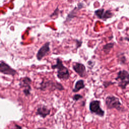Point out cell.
<instances>
[{
	"instance_id": "cell-16",
	"label": "cell",
	"mask_w": 129,
	"mask_h": 129,
	"mask_svg": "<svg viewBox=\"0 0 129 129\" xmlns=\"http://www.w3.org/2000/svg\"><path fill=\"white\" fill-rule=\"evenodd\" d=\"M114 84H115V82H112L111 81H105L103 83V85L104 86V88H106L108 87V86H109L111 85H113Z\"/></svg>"
},
{
	"instance_id": "cell-8",
	"label": "cell",
	"mask_w": 129,
	"mask_h": 129,
	"mask_svg": "<svg viewBox=\"0 0 129 129\" xmlns=\"http://www.w3.org/2000/svg\"><path fill=\"white\" fill-rule=\"evenodd\" d=\"M49 42L45 43L38 50L36 57L38 60H41L49 51Z\"/></svg>"
},
{
	"instance_id": "cell-9",
	"label": "cell",
	"mask_w": 129,
	"mask_h": 129,
	"mask_svg": "<svg viewBox=\"0 0 129 129\" xmlns=\"http://www.w3.org/2000/svg\"><path fill=\"white\" fill-rule=\"evenodd\" d=\"M50 110L45 106H40L38 107L36 111V114L39 115L43 118L45 117L50 113Z\"/></svg>"
},
{
	"instance_id": "cell-3",
	"label": "cell",
	"mask_w": 129,
	"mask_h": 129,
	"mask_svg": "<svg viewBox=\"0 0 129 129\" xmlns=\"http://www.w3.org/2000/svg\"><path fill=\"white\" fill-rule=\"evenodd\" d=\"M100 105V102L99 101L93 100L90 103L89 109L92 113H95L99 116H103L105 112L101 109Z\"/></svg>"
},
{
	"instance_id": "cell-6",
	"label": "cell",
	"mask_w": 129,
	"mask_h": 129,
	"mask_svg": "<svg viewBox=\"0 0 129 129\" xmlns=\"http://www.w3.org/2000/svg\"><path fill=\"white\" fill-rule=\"evenodd\" d=\"M51 87L53 89H58L60 90H63V86L57 82H54L52 81H47L45 83L43 82L41 84V89H44L45 88Z\"/></svg>"
},
{
	"instance_id": "cell-2",
	"label": "cell",
	"mask_w": 129,
	"mask_h": 129,
	"mask_svg": "<svg viewBox=\"0 0 129 129\" xmlns=\"http://www.w3.org/2000/svg\"><path fill=\"white\" fill-rule=\"evenodd\" d=\"M105 104L108 109H116L118 111L124 110L119 99L113 95H109L105 99Z\"/></svg>"
},
{
	"instance_id": "cell-18",
	"label": "cell",
	"mask_w": 129,
	"mask_h": 129,
	"mask_svg": "<svg viewBox=\"0 0 129 129\" xmlns=\"http://www.w3.org/2000/svg\"><path fill=\"white\" fill-rule=\"evenodd\" d=\"M119 60H120V63L121 64H124L125 63V61H126V59H125V57L123 56H122V57H120L119 58Z\"/></svg>"
},
{
	"instance_id": "cell-4",
	"label": "cell",
	"mask_w": 129,
	"mask_h": 129,
	"mask_svg": "<svg viewBox=\"0 0 129 129\" xmlns=\"http://www.w3.org/2000/svg\"><path fill=\"white\" fill-rule=\"evenodd\" d=\"M31 82V80L28 77H24L21 78L20 81L19 85L21 86V87L24 88L23 92L26 96H28L30 94V91L31 89L30 85Z\"/></svg>"
},
{
	"instance_id": "cell-11",
	"label": "cell",
	"mask_w": 129,
	"mask_h": 129,
	"mask_svg": "<svg viewBox=\"0 0 129 129\" xmlns=\"http://www.w3.org/2000/svg\"><path fill=\"white\" fill-rule=\"evenodd\" d=\"M85 85L84 83V81L82 80H78L75 84V88L73 89V91L74 92H78L80 90L84 88Z\"/></svg>"
},
{
	"instance_id": "cell-1",
	"label": "cell",
	"mask_w": 129,
	"mask_h": 129,
	"mask_svg": "<svg viewBox=\"0 0 129 129\" xmlns=\"http://www.w3.org/2000/svg\"><path fill=\"white\" fill-rule=\"evenodd\" d=\"M53 69H57V77L60 79L67 80L70 77V73L68 69L63 66L62 61L59 59H56V63L52 66Z\"/></svg>"
},
{
	"instance_id": "cell-13",
	"label": "cell",
	"mask_w": 129,
	"mask_h": 129,
	"mask_svg": "<svg viewBox=\"0 0 129 129\" xmlns=\"http://www.w3.org/2000/svg\"><path fill=\"white\" fill-rule=\"evenodd\" d=\"M129 84V80L121 81L118 83V86L122 89H125L127 85Z\"/></svg>"
},
{
	"instance_id": "cell-7",
	"label": "cell",
	"mask_w": 129,
	"mask_h": 129,
	"mask_svg": "<svg viewBox=\"0 0 129 129\" xmlns=\"http://www.w3.org/2000/svg\"><path fill=\"white\" fill-rule=\"evenodd\" d=\"M73 68L81 77H84L86 76L87 74L86 68L83 64L76 62L73 65Z\"/></svg>"
},
{
	"instance_id": "cell-14",
	"label": "cell",
	"mask_w": 129,
	"mask_h": 129,
	"mask_svg": "<svg viewBox=\"0 0 129 129\" xmlns=\"http://www.w3.org/2000/svg\"><path fill=\"white\" fill-rule=\"evenodd\" d=\"M104 10L103 9H99L95 12V14L99 18H102L103 15Z\"/></svg>"
},
{
	"instance_id": "cell-12",
	"label": "cell",
	"mask_w": 129,
	"mask_h": 129,
	"mask_svg": "<svg viewBox=\"0 0 129 129\" xmlns=\"http://www.w3.org/2000/svg\"><path fill=\"white\" fill-rule=\"evenodd\" d=\"M114 44L112 43H109L105 44L103 47V50L106 54H108L110 50L113 48Z\"/></svg>"
},
{
	"instance_id": "cell-10",
	"label": "cell",
	"mask_w": 129,
	"mask_h": 129,
	"mask_svg": "<svg viewBox=\"0 0 129 129\" xmlns=\"http://www.w3.org/2000/svg\"><path fill=\"white\" fill-rule=\"evenodd\" d=\"M116 80H120L125 81L129 80V73L125 70L119 71L117 74V77L115 79Z\"/></svg>"
},
{
	"instance_id": "cell-20",
	"label": "cell",
	"mask_w": 129,
	"mask_h": 129,
	"mask_svg": "<svg viewBox=\"0 0 129 129\" xmlns=\"http://www.w3.org/2000/svg\"><path fill=\"white\" fill-rule=\"evenodd\" d=\"M37 129H47L45 128H43V127H39V128H37Z\"/></svg>"
},
{
	"instance_id": "cell-15",
	"label": "cell",
	"mask_w": 129,
	"mask_h": 129,
	"mask_svg": "<svg viewBox=\"0 0 129 129\" xmlns=\"http://www.w3.org/2000/svg\"><path fill=\"white\" fill-rule=\"evenodd\" d=\"M112 16V14L111 13V12L110 11H106L105 13L104 14L102 18L104 19H108L109 18L111 17Z\"/></svg>"
},
{
	"instance_id": "cell-17",
	"label": "cell",
	"mask_w": 129,
	"mask_h": 129,
	"mask_svg": "<svg viewBox=\"0 0 129 129\" xmlns=\"http://www.w3.org/2000/svg\"><path fill=\"white\" fill-rule=\"evenodd\" d=\"M82 98H83V96L80 94H75L73 97V99L75 101H78L80 99H82Z\"/></svg>"
},
{
	"instance_id": "cell-5",
	"label": "cell",
	"mask_w": 129,
	"mask_h": 129,
	"mask_svg": "<svg viewBox=\"0 0 129 129\" xmlns=\"http://www.w3.org/2000/svg\"><path fill=\"white\" fill-rule=\"evenodd\" d=\"M0 72L12 76H14L16 74V71L12 69L10 66L5 62L2 61L0 62Z\"/></svg>"
},
{
	"instance_id": "cell-19",
	"label": "cell",
	"mask_w": 129,
	"mask_h": 129,
	"mask_svg": "<svg viewBox=\"0 0 129 129\" xmlns=\"http://www.w3.org/2000/svg\"><path fill=\"white\" fill-rule=\"evenodd\" d=\"M10 129H22L21 127L16 124H14L13 126L11 127Z\"/></svg>"
}]
</instances>
